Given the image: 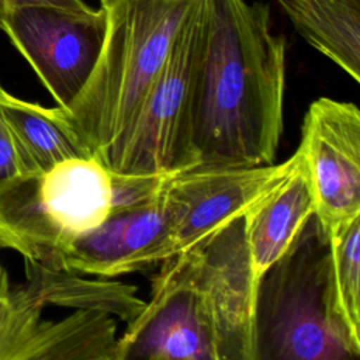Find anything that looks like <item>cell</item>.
<instances>
[{
    "mask_svg": "<svg viewBox=\"0 0 360 360\" xmlns=\"http://www.w3.org/2000/svg\"><path fill=\"white\" fill-rule=\"evenodd\" d=\"M315 214L308 170L295 150L290 173L263 194L242 217L243 238L253 280L263 274L292 245Z\"/></svg>",
    "mask_w": 360,
    "mask_h": 360,
    "instance_id": "cell-11",
    "label": "cell"
},
{
    "mask_svg": "<svg viewBox=\"0 0 360 360\" xmlns=\"http://www.w3.org/2000/svg\"><path fill=\"white\" fill-rule=\"evenodd\" d=\"M98 1L101 3V7H104V6H107V4H108L111 0H98Z\"/></svg>",
    "mask_w": 360,
    "mask_h": 360,
    "instance_id": "cell-19",
    "label": "cell"
},
{
    "mask_svg": "<svg viewBox=\"0 0 360 360\" xmlns=\"http://www.w3.org/2000/svg\"><path fill=\"white\" fill-rule=\"evenodd\" d=\"M256 294L238 218L163 262L117 360H257Z\"/></svg>",
    "mask_w": 360,
    "mask_h": 360,
    "instance_id": "cell-2",
    "label": "cell"
},
{
    "mask_svg": "<svg viewBox=\"0 0 360 360\" xmlns=\"http://www.w3.org/2000/svg\"><path fill=\"white\" fill-rule=\"evenodd\" d=\"M329 240V309L350 352L360 356V215Z\"/></svg>",
    "mask_w": 360,
    "mask_h": 360,
    "instance_id": "cell-15",
    "label": "cell"
},
{
    "mask_svg": "<svg viewBox=\"0 0 360 360\" xmlns=\"http://www.w3.org/2000/svg\"><path fill=\"white\" fill-rule=\"evenodd\" d=\"M165 177L122 176L94 156L25 176L0 195V246L56 269L76 238L114 211L153 197Z\"/></svg>",
    "mask_w": 360,
    "mask_h": 360,
    "instance_id": "cell-3",
    "label": "cell"
},
{
    "mask_svg": "<svg viewBox=\"0 0 360 360\" xmlns=\"http://www.w3.org/2000/svg\"><path fill=\"white\" fill-rule=\"evenodd\" d=\"M4 8H6V7H4V1H3V0H0V13H1V11H4Z\"/></svg>",
    "mask_w": 360,
    "mask_h": 360,
    "instance_id": "cell-20",
    "label": "cell"
},
{
    "mask_svg": "<svg viewBox=\"0 0 360 360\" xmlns=\"http://www.w3.org/2000/svg\"><path fill=\"white\" fill-rule=\"evenodd\" d=\"M329 263V240L314 215L259 281L257 360L356 359L330 316Z\"/></svg>",
    "mask_w": 360,
    "mask_h": 360,
    "instance_id": "cell-5",
    "label": "cell"
},
{
    "mask_svg": "<svg viewBox=\"0 0 360 360\" xmlns=\"http://www.w3.org/2000/svg\"><path fill=\"white\" fill-rule=\"evenodd\" d=\"M0 249H1V246H0Z\"/></svg>",
    "mask_w": 360,
    "mask_h": 360,
    "instance_id": "cell-21",
    "label": "cell"
},
{
    "mask_svg": "<svg viewBox=\"0 0 360 360\" xmlns=\"http://www.w3.org/2000/svg\"><path fill=\"white\" fill-rule=\"evenodd\" d=\"M300 35L360 82V0H277Z\"/></svg>",
    "mask_w": 360,
    "mask_h": 360,
    "instance_id": "cell-12",
    "label": "cell"
},
{
    "mask_svg": "<svg viewBox=\"0 0 360 360\" xmlns=\"http://www.w3.org/2000/svg\"><path fill=\"white\" fill-rule=\"evenodd\" d=\"M201 45V0L193 7L141 105L100 162L132 177H165L198 165L193 107Z\"/></svg>",
    "mask_w": 360,
    "mask_h": 360,
    "instance_id": "cell-6",
    "label": "cell"
},
{
    "mask_svg": "<svg viewBox=\"0 0 360 360\" xmlns=\"http://www.w3.org/2000/svg\"><path fill=\"white\" fill-rule=\"evenodd\" d=\"M297 152L308 170L315 218L326 239L360 215V110L319 97L307 110Z\"/></svg>",
    "mask_w": 360,
    "mask_h": 360,
    "instance_id": "cell-9",
    "label": "cell"
},
{
    "mask_svg": "<svg viewBox=\"0 0 360 360\" xmlns=\"http://www.w3.org/2000/svg\"><path fill=\"white\" fill-rule=\"evenodd\" d=\"M3 112L11 134L32 174L91 152L68 125L60 108L21 100L7 90L1 97Z\"/></svg>",
    "mask_w": 360,
    "mask_h": 360,
    "instance_id": "cell-13",
    "label": "cell"
},
{
    "mask_svg": "<svg viewBox=\"0 0 360 360\" xmlns=\"http://www.w3.org/2000/svg\"><path fill=\"white\" fill-rule=\"evenodd\" d=\"M4 90L0 83V195L25 176L32 174L4 117L1 105Z\"/></svg>",
    "mask_w": 360,
    "mask_h": 360,
    "instance_id": "cell-17",
    "label": "cell"
},
{
    "mask_svg": "<svg viewBox=\"0 0 360 360\" xmlns=\"http://www.w3.org/2000/svg\"><path fill=\"white\" fill-rule=\"evenodd\" d=\"M3 1H4L6 8L21 7V6H58V7L73 8V10L90 8L82 0H3Z\"/></svg>",
    "mask_w": 360,
    "mask_h": 360,
    "instance_id": "cell-18",
    "label": "cell"
},
{
    "mask_svg": "<svg viewBox=\"0 0 360 360\" xmlns=\"http://www.w3.org/2000/svg\"><path fill=\"white\" fill-rule=\"evenodd\" d=\"M0 28L56 104L69 107L87 83L107 34V10L21 6L0 13Z\"/></svg>",
    "mask_w": 360,
    "mask_h": 360,
    "instance_id": "cell-7",
    "label": "cell"
},
{
    "mask_svg": "<svg viewBox=\"0 0 360 360\" xmlns=\"http://www.w3.org/2000/svg\"><path fill=\"white\" fill-rule=\"evenodd\" d=\"M295 153L278 165L193 166L165 177L160 195L172 257L211 238L243 214L292 169Z\"/></svg>",
    "mask_w": 360,
    "mask_h": 360,
    "instance_id": "cell-8",
    "label": "cell"
},
{
    "mask_svg": "<svg viewBox=\"0 0 360 360\" xmlns=\"http://www.w3.org/2000/svg\"><path fill=\"white\" fill-rule=\"evenodd\" d=\"M198 0H111L98 60L75 101L60 108L68 125L100 160L134 118L181 24Z\"/></svg>",
    "mask_w": 360,
    "mask_h": 360,
    "instance_id": "cell-4",
    "label": "cell"
},
{
    "mask_svg": "<svg viewBox=\"0 0 360 360\" xmlns=\"http://www.w3.org/2000/svg\"><path fill=\"white\" fill-rule=\"evenodd\" d=\"M42 301L24 284L11 287L0 264V360H32L42 323Z\"/></svg>",
    "mask_w": 360,
    "mask_h": 360,
    "instance_id": "cell-16",
    "label": "cell"
},
{
    "mask_svg": "<svg viewBox=\"0 0 360 360\" xmlns=\"http://www.w3.org/2000/svg\"><path fill=\"white\" fill-rule=\"evenodd\" d=\"M285 41L269 8L245 0H201L193 145L201 166L274 162L283 134Z\"/></svg>",
    "mask_w": 360,
    "mask_h": 360,
    "instance_id": "cell-1",
    "label": "cell"
},
{
    "mask_svg": "<svg viewBox=\"0 0 360 360\" xmlns=\"http://www.w3.org/2000/svg\"><path fill=\"white\" fill-rule=\"evenodd\" d=\"M27 287L44 305L91 309L120 316L129 323L145 307L132 285L110 281H91L79 274L45 267L25 259Z\"/></svg>",
    "mask_w": 360,
    "mask_h": 360,
    "instance_id": "cell-14",
    "label": "cell"
},
{
    "mask_svg": "<svg viewBox=\"0 0 360 360\" xmlns=\"http://www.w3.org/2000/svg\"><path fill=\"white\" fill-rule=\"evenodd\" d=\"M170 257V232L159 190L149 200L114 211L76 238L60 253L55 270L117 277Z\"/></svg>",
    "mask_w": 360,
    "mask_h": 360,
    "instance_id": "cell-10",
    "label": "cell"
}]
</instances>
